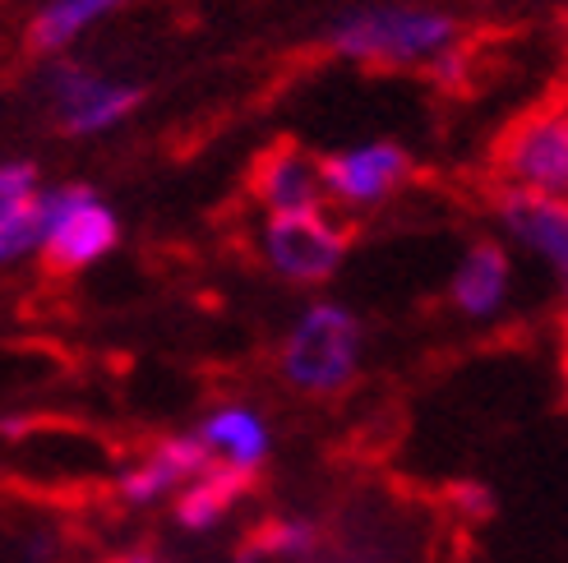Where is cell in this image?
I'll return each instance as SVG.
<instances>
[{
  "instance_id": "4fadbf2b",
  "label": "cell",
  "mask_w": 568,
  "mask_h": 563,
  "mask_svg": "<svg viewBox=\"0 0 568 563\" xmlns=\"http://www.w3.org/2000/svg\"><path fill=\"white\" fill-rule=\"evenodd\" d=\"M125 6L130 0H42V6L28 14L23 42L33 55H42V61H55V55H70L98 23L121 14Z\"/></svg>"
},
{
  "instance_id": "7c38bea8",
  "label": "cell",
  "mask_w": 568,
  "mask_h": 563,
  "mask_svg": "<svg viewBox=\"0 0 568 563\" xmlns=\"http://www.w3.org/2000/svg\"><path fill=\"white\" fill-rule=\"evenodd\" d=\"M250 199L264 208V217L328 208L324 204L320 157L310 149H301V144H273V149H264L260 157H254V166H250Z\"/></svg>"
},
{
  "instance_id": "d6986e66",
  "label": "cell",
  "mask_w": 568,
  "mask_h": 563,
  "mask_svg": "<svg viewBox=\"0 0 568 563\" xmlns=\"http://www.w3.org/2000/svg\"><path fill=\"white\" fill-rule=\"evenodd\" d=\"M555 356H559V379H564V392H568V296H564L559 324H555Z\"/></svg>"
},
{
  "instance_id": "3957f363",
  "label": "cell",
  "mask_w": 568,
  "mask_h": 563,
  "mask_svg": "<svg viewBox=\"0 0 568 563\" xmlns=\"http://www.w3.org/2000/svg\"><path fill=\"white\" fill-rule=\"evenodd\" d=\"M495 194H536L568 199V93H555L518 111L486 157Z\"/></svg>"
},
{
  "instance_id": "ba28073f",
  "label": "cell",
  "mask_w": 568,
  "mask_h": 563,
  "mask_svg": "<svg viewBox=\"0 0 568 563\" xmlns=\"http://www.w3.org/2000/svg\"><path fill=\"white\" fill-rule=\"evenodd\" d=\"M444 300L463 324H495L518 300V255L499 236L471 240L448 268Z\"/></svg>"
},
{
  "instance_id": "52a82bcc",
  "label": "cell",
  "mask_w": 568,
  "mask_h": 563,
  "mask_svg": "<svg viewBox=\"0 0 568 563\" xmlns=\"http://www.w3.org/2000/svg\"><path fill=\"white\" fill-rule=\"evenodd\" d=\"M320 176H324V204L352 222L388 208L412 185L416 162L397 139H361V144L324 153Z\"/></svg>"
},
{
  "instance_id": "ffe728a7",
  "label": "cell",
  "mask_w": 568,
  "mask_h": 563,
  "mask_svg": "<svg viewBox=\"0 0 568 563\" xmlns=\"http://www.w3.org/2000/svg\"><path fill=\"white\" fill-rule=\"evenodd\" d=\"M106 563H172V559H162L158 550H125V554L106 559Z\"/></svg>"
},
{
  "instance_id": "6da1fadb",
  "label": "cell",
  "mask_w": 568,
  "mask_h": 563,
  "mask_svg": "<svg viewBox=\"0 0 568 563\" xmlns=\"http://www.w3.org/2000/svg\"><path fill=\"white\" fill-rule=\"evenodd\" d=\"M471 47L467 23L435 0H379L343 14L328 33V51L361 70L435 74L448 55Z\"/></svg>"
},
{
  "instance_id": "ac0fdd59",
  "label": "cell",
  "mask_w": 568,
  "mask_h": 563,
  "mask_svg": "<svg viewBox=\"0 0 568 563\" xmlns=\"http://www.w3.org/2000/svg\"><path fill=\"white\" fill-rule=\"evenodd\" d=\"M444 503H448V513L458 522H486L495 513V494H490V485H480V481H453L444 490Z\"/></svg>"
},
{
  "instance_id": "7a4b0ae2",
  "label": "cell",
  "mask_w": 568,
  "mask_h": 563,
  "mask_svg": "<svg viewBox=\"0 0 568 563\" xmlns=\"http://www.w3.org/2000/svg\"><path fill=\"white\" fill-rule=\"evenodd\" d=\"M365 365V324L343 300H310L287 324L277 347V375L301 398H343Z\"/></svg>"
},
{
  "instance_id": "30bf717a",
  "label": "cell",
  "mask_w": 568,
  "mask_h": 563,
  "mask_svg": "<svg viewBox=\"0 0 568 563\" xmlns=\"http://www.w3.org/2000/svg\"><path fill=\"white\" fill-rule=\"evenodd\" d=\"M209 453L199 448L194 430L185 434H162L153 439L144 453H134L116 481H111V494H116L125 509H158V503H172L199 471H209Z\"/></svg>"
},
{
  "instance_id": "5bb4252c",
  "label": "cell",
  "mask_w": 568,
  "mask_h": 563,
  "mask_svg": "<svg viewBox=\"0 0 568 563\" xmlns=\"http://www.w3.org/2000/svg\"><path fill=\"white\" fill-rule=\"evenodd\" d=\"M250 494H254V475L209 467L172 499V518L181 531H190V536H209V531H217L222 522L236 518V509Z\"/></svg>"
},
{
  "instance_id": "44dd1931",
  "label": "cell",
  "mask_w": 568,
  "mask_h": 563,
  "mask_svg": "<svg viewBox=\"0 0 568 563\" xmlns=\"http://www.w3.org/2000/svg\"><path fill=\"white\" fill-rule=\"evenodd\" d=\"M232 563H264V559H260V554H254V550H250V545H245V550H241V554H236V559H232Z\"/></svg>"
},
{
  "instance_id": "9c48e42d",
  "label": "cell",
  "mask_w": 568,
  "mask_h": 563,
  "mask_svg": "<svg viewBox=\"0 0 568 563\" xmlns=\"http://www.w3.org/2000/svg\"><path fill=\"white\" fill-rule=\"evenodd\" d=\"M490 213H495L499 240L531 268H541L559 287V296H568V199L495 194Z\"/></svg>"
},
{
  "instance_id": "9a60e30c",
  "label": "cell",
  "mask_w": 568,
  "mask_h": 563,
  "mask_svg": "<svg viewBox=\"0 0 568 563\" xmlns=\"http://www.w3.org/2000/svg\"><path fill=\"white\" fill-rule=\"evenodd\" d=\"M254 554H260L264 563L277 559V563H305V559H315L320 545H324V531L315 518H301V513H273L264 518L260 526L250 531V541H245Z\"/></svg>"
},
{
  "instance_id": "e0dca14e",
  "label": "cell",
  "mask_w": 568,
  "mask_h": 563,
  "mask_svg": "<svg viewBox=\"0 0 568 563\" xmlns=\"http://www.w3.org/2000/svg\"><path fill=\"white\" fill-rule=\"evenodd\" d=\"M42 185L47 181H42L33 157H6V162H0V227L33 204L42 194Z\"/></svg>"
},
{
  "instance_id": "8fae6325",
  "label": "cell",
  "mask_w": 568,
  "mask_h": 563,
  "mask_svg": "<svg viewBox=\"0 0 568 563\" xmlns=\"http://www.w3.org/2000/svg\"><path fill=\"white\" fill-rule=\"evenodd\" d=\"M194 439L213 467L241 471V475H260L273 458V420L254 402H241V398L209 407L204 420L194 426Z\"/></svg>"
},
{
  "instance_id": "277c9868",
  "label": "cell",
  "mask_w": 568,
  "mask_h": 563,
  "mask_svg": "<svg viewBox=\"0 0 568 563\" xmlns=\"http://www.w3.org/2000/svg\"><path fill=\"white\" fill-rule=\"evenodd\" d=\"M42 102L61 134L102 139L144 106V89L125 74L98 70L89 61H74V55H55V61L42 65Z\"/></svg>"
},
{
  "instance_id": "8992f818",
  "label": "cell",
  "mask_w": 568,
  "mask_h": 563,
  "mask_svg": "<svg viewBox=\"0 0 568 563\" xmlns=\"http://www.w3.org/2000/svg\"><path fill=\"white\" fill-rule=\"evenodd\" d=\"M121 245V217L93 185L61 181L47 185V245L42 264L55 277H79L98 268Z\"/></svg>"
},
{
  "instance_id": "2e32d148",
  "label": "cell",
  "mask_w": 568,
  "mask_h": 563,
  "mask_svg": "<svg viewBox=\"0 0 568 563\" xmlns=\"http://www.w3.org/2000/svg\"><path fill=\"white\" fill-rule=\"evenodd\" d=\"M42 245H47V185L19 217L0 227V273L42 259Z\"/></svg>"
},
{
  "instance_id": "5b68a950",
  "label": "cell",
  "mask_w": 568,
  "mask_h": 563,
  "mask_svg": "<svg viewBox=\"0 0 568 563\" xmlns=\"http://www.w3.org/2000/svg\"><path fill=\"white\" fill-rule=\"evenodd\" d=\"M254 249H260V264L287 287H324L352 255V222L333 208L264 217Z\"/></svg>"
}]
</instances>
